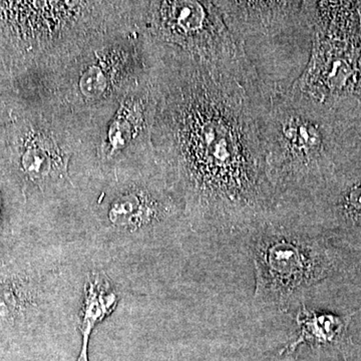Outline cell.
Wrapping results in <instances>:
<instances>
[{"mask_svg": "<svg viewBox=\"0 0 361 361\" xmlns=\"http://www.w3.org/2000/svg\"><path fill=\"white\" fill-rule=\"evenodd\" d=\"M56 147L49 146V142L35 145L25 152L23 165L25 172L33 180H44L51 175L63 173V165L59 160Z\"/></svg>", "mask_w": 361, "mask_h": 361, "instance_id": "cell-9", "label": "cell"}, {"mask_svg": "<svg viewBox=\"0 0 361 361\" xmlns=\"http://www.w3.org/2000/svg\"><path fill=\"white\" fill-rule=\"evenodd\" d=\"M266 89L291 87L310 63L314 1H216Z\"/></svg>", "mask_w": 361, "mask_h": 361, "instance_id": "cell-4", "label": "cell"}, {"mask_svg": "<svg viewBox=\"0 0 361 361\" xmlns=\"http://www.w3.org/2000/svg\"><path fill=\"white\" fill-rule=\"evenodd\" d=\"M243 234L249 236L255 273L254 301L281 312L336 270L322 229L293 209L276 208Z\"/></svg>", "mask_w": 361, "mask_h": 361, "instance_id": "cell-3", "label": "cell"}, {"mask_svg": "<svg viewBox=\"0 0 361 361\" xmlns=\"http://www.w3.org/2000/svg\"><path fill=\"white\" fill-rule=\"evenodd\" d=\"M356 313L357 311L341 316L317 312L308 310L305 304H302L295 317L296 324L298 325L297 337L280 351V355L294 353L304 344L319 348L343 345L348 341L349 324Z\"/></svg>", "mask_w": 361, "mask_h": 361, "instance_id": "cell-7", "label": "cell"}, {"mask_svg": "<svg viewBox=\"0 0 361 361\" xmlns=\"http://www.w3.org/2000/svg\"><path fill=\"white\" fill-rule=\"evenodd\" d=\"M118 296L103 275L94 273L85 287L84 307L80 330L82 336V350L77 361H89V341L92 330L115 310Z\"/></svg>", "mask_w": 361, "mask_h": 361, "instance_id": "cell-8", "label": "cell"}, {"mask_svg": "<svg viewBox=\"0 0 361 361\" xmlns=\"http://www.w3.org/2000/svg\"><path fill=\"white\" fill-rule=\"evenodd\" d=\"M18 298L8 285L0 284V323L13 319L18 308Z\"/></svg>", "mask_w": 361, "mask_h": 361, "instance_id": "cell-10", "label": "cell"}, {"mask_svg": "<svg viewBox=\"0 0 361 361\" xmlns=\"http://www.w3.org/2000/svg\"><path fill=\"white\" fill-rule=\"evenodd\" d=\"M179 203L173 200L170 195L130 192L114 202L109 217L111 222L118 227L137 229L170 219L179 212Z\"/></svg>", "mask_w": 361, "mask_h": 361, "instance_id": "cell-6", "label": "cell"}, {"mask_svg": "<svg viewBox=\"0 0 361 361\" xmlns=\"http://www.w3.org/2000/svg\"><path fill=\"white\" fill-rule=\"evenodd\" d=\"M154 4L157 33L169 44L182 49L178 56L235 71H254L226 25L216 1H161Z\"/></svg>", "mask_w": 361, "mask_h": 361, "instance_id": "cell-5", "label": "cell"}, {"mask_svg": "<svg viewBox=\"0 0 361 361\" xmlns=\"http://www.w3.org/2000/svg\"><path fill=\"white\" fill-rule=\"evenodd\" d=\"M263 147L276 208L302 207L351 155L334 106L316 101L294 85L271 92Z\"/></svg>", "mask_w": 361, "mask_h": 361, "instance_id": "cell-2", "label": "cell"}, {"mask_svg": "<svg viewBox=\"0 0 361 361\" xmlns=\"http://www.w3.org/2000/svg\"><path fill=\"white\" fill-rule=\"evenodd\" d=\"M160 92L163 158L191 220L243 234L274 211L263 147L270 94L257 75L177 58Z\"/></svg>", "mask_w": 361, "mask_h": 361, "instance_id": "cell-1", "label": "cell"}]
</instances>
